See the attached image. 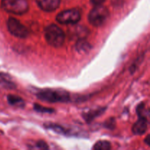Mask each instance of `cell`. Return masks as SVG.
I'll return each mask as SVG.
<instances>
[{
    "mask_svg": "<svg viewBox=\"0 0 150 150\" xmlns=\"http://www.w3.org/2000/svg\"><path fill=\"white\" fill-rule=\"evenodd\" d=\"M40 100L48 103H67L70 100L68 92L59 89H44L37 94Z\"/></svg>",
    "mask_w": 150,
    "mask_h": 150,
    "instance_id": "obj_1",
    "label": "cell"
},
{
    "mask_svg": "<svg viewBox=\"0 0 150 150\" xmlns=\"http://www.w3.org/2000/svg\"><path fill=\"white\" fill-rule=\"evenodd\" d=\"M45 38L50 45L56 48L62 46L65 40L64 32L55 24L49 25L45 28Z\"/></svg>",
    "mask_w": 150,
    "mask_h": 150,
    "instance_id": "obj_2",
    "label": "cell"
},
{
    "mask_svg": "<svg viewBox=\"0 0 150 150\" xmlns=\"http://www.w3.org/2000/svg\"><path fill=\"white\" fill-rule=\"evenodd\" d=\"M109 18V11L105 7L102 5L95 6L89 12L88 19L89 23L94 26H100L106 22Z\"/></svg>",
    "mask_w": 150,
    "mask_h": 150,
    "instance_id": "obj_3",
    "label": "cell"
},
{
    "mask_svg": "<svg viewBox=\"0 0 150 150\" xmlns=\"http://www.w3.org/2000/svg\"><path fill=\"white\" fill-rule=\"evenodd\" d=\"M1 7L6 12L16 15H22L29 10L26 0H2Z\"/></svg>",
    "mask_w": 150,
    "mask_h": 150,
    "instance_id": "obj_4",
    "label": "cell"
},
{
    "mask_svg": "<svg viewBox=\"0 0 150 150\" xmlns=\"http://www.w3.org/2000/svg\"><path fill=\"white\" fill-rule=\"evenodd\" d=\"M81 18V13L78 9H70L59 13L56 19L62 24H74L79 21Z\"/></svg>",
    "mask_w": 150,
    "mask_h": 150,
    "instance_id": "obj_5",
    "label": "cell"
},
{
    "mask_svg": "<svg viewBox=\"0 0 150 150\" xmlns=\"http://www.w3.org/2000/svg\"><path fill=\"white\" fill-rule=\"evenodd\" d=\"M7 26L9 32L15 37L19 38H25L29 35L26 26H23L18 20L14 18H10L7 20Z\"/></svg>",
    "mask_w": 150,
    "mask_h": 150,
    "instance_id": "obj_6",
    "label": "cell"
},
{
    "mask_svg": "<svg viewBox=\"0 0 150 150\" xmlns=\"http://www.w3.org/2000/svg\"><path fill=\"white\" fill-rule=\"evenodd\" d=\"M37 4L41 10L52 12L59 7L61 0H36Z\"/></svg>",
    "mask_w": 150,
    "mask_h": 150,
    "instance_id": "obj_7",
    "label": "cell"
},
{
    "mask_svg": "<svg viewBox=\"0 0 150 150\" xmlns=\"http://www.w3.org/2000/svg\"><path fill=\"white\" fill-rule=\"evenodd\" d=\"M147 130V119L139 117V120L133 125L132 131L135 135H142Z\"/></svg>",
    "mask_w": 150,
    "mask_h": 150,
    "instance_id": "obj_8",
    "label": "cell"
},
{
    "mask_svg": "<svg viewBox=\"0 0 150 150\" xmlns=\"http://www.w3.org/2000/svg\"><path fill=\"white\" fill-rule=\"evenodd\" d=\"M70 35L72 37H77L79 39H83L88 35V30L82 26H76L74 27L71 28L70 31Z\"/></svg>",
    "mask_w": 150,
    "mask_h": 150,
    "instance_id": "obj_9",
    "label": "cell"
},
{
    "mask_svg": "<svg viewBox=\"0 0 150 150\" xmlns=\"http://www.w3.org/2000/svg\"><path fill=\"white\" fill-rule=\"evenodd\" d=\"M105 108H97V109L95 110H91V111H88L87 113L83 114V117L86 122H91L92 120H93L94 119L96 118L97 117H98V116H100V114H102L105 111Z\"/></svg>",
    "mask_w": 150,
    "mask_h": 150,
    "instance_id": "obj_10",
    "label": "cell"
},
{
    "mask_svg": "<svg viewBox=\"0 0 150 150\" xmlns=\"http://www.w3.org/2000/svg\"><path fill=\"white\" fill-rule=\"evenodd\" d=\"M0 86L7 89H13L15 87V84L11 81L10 76L4 73H0Z\"/></svg>",
    "mask_w": 150,
    "mask_h": 150,
    "instance_id": "obj_11",
    "label": "cell"
},
{
    "mask_svg": "<svg viewBox=\"0 0 150 150\" xmlns=\"http://www.w3.org/2000/svg\"><path fill=\"white\" fill-rule=\"evenodd\" d=\"M76 49L79 53H86L91 49V45L89 42L85 40L84 38L79 39L76 42Z\"/></svg>",
    "mask_w": 150,
    "mask_h": 150,
    "instance_id": "obj_12",
    "label": "cell"
},
{
    "mask_svg": "<svg viewBox=\"0 0 150 150\" xmlns=\"http://www.w3.org/2000/svg\"><path fill=\"white\" fill-rule=\"evenodd\" d=\"M7 100L10 105H13L16 107H19L21 108L24 105V101L21 98L18 96H16V95H10L7 96Z\"/></svg>",
    "mask_w": 150,
    "mask_h": 150,
    "instance_id": "obj_13",
    "label": "cell"
},
{
    "mask_svg": "<svg viewBox=\"0 0 150 150\" xmlns=\"http://www.w3.org/2000/svg\"><path fill=\"white\" fill-rule=\"evenodd\" d=\"M111 144L108 141H99L93 146L94 149L108 150L111 149Z\"/></svg>",
    "mask_w": 150,
    "mask_h": 150,
    "instance_id": "obj_14",
    "label": "cell"
},
{
    "mask_svg": "<svg viewBox=\"0 0 150 150\" xmlns=\"http://www.w3.org/2000/svg\"><path fill=\"white\" fill-rule=\"evenodd\" d=\"M137 113L139 114V117H142V118L147 119L148 116H149V112H148L147 109L145 107V105L144 103L140 104L137 108Z\"/></svg>",
    "mask_w": 150,
    "mask_h": 150,
    "instance_id": "obj_15",
    "label": "cell"
},
{
    "mask_svg": "<svg viewBox=\"0 0 150 150\" xmlns=\"http://www.w3.org/2000/svg\"><path fill=\"white\" fill-rule=\"evenodd\" d=\"M34 109L36 111L40 113H45V114H51V113L54 112V111L53 110V108H46V107L42 106V105H38V104H35L34 105Z\"/></svg>",
    "mask_w": 150,
    "mask_h": 150,
    "instance_id": "obj_16",
    "label": "cell"
},
{
    "mask_svg": "<svg viewBox=\"0 0 150 150\" xmlns=\"http://www.w3.org/2000/svg\"><path fill=\"white\" fill-rule=\"evenodd\" d=\"M31 149H48V146L45 142L43 141H39V142H35L34 144H32Z\"/></svg>",
    "mask_w": 150,
    "mask_h": 150,
    "instance_id": "obj_17",
    "label": "cell"
},
{
    "mask_svg": "<svg viewBox=\"0 0 150 150\" xmlns=\"http://www.w3.org/2000/svg\"><path fill=\"white\" fill-rule=\"evenodd\" d=\"M105 0H90V2L92 5L94 6H98L102 5L103 2H105Z\"/></svg>",
    "mask_w": 150,
    "mask_h": 150,
    "instance_id": "obj_18",
    "label": "cell"
},
{
    "mask_svg": "<svg viewBox=\"0 0 150 150\" xmlns=\"http://www.w3.org/2000/svg\"><path fill=\"white\" fill-rule=\"evenodd\" d=\"M149 136H147V137H146V139H145V142H146V144L147 145L150 144V142H149Z\"/></svg>",
    "mask_w": 150,
    "mask_h": 150,
    "instance_id": "obj_19",
    "label": "cell"
}]
</instances>
